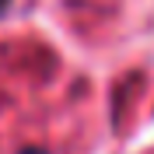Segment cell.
<instances>
[{
  "label": "cell",
  "instance_id": "1",
  "mask_svg": "<svg viewBox=\"0 0 154 154\" xmlns=\"http://www.w3.org/2000/svg\"><path fill=\"white\" fill-rule=\"evenodd\" d=\"M21 154H49V151H42V147H25Z\"/></svg>",
  "mask_w": 154,
  "mask_h": 154
},
{
  "label": "cell",
  "instance_id": "2",
  "mask_svg": "<svg viewBox=\"0 0 154 154\" xmlns=\"http://www.w3.org/2000/svg\"><path fill=\"white\" fill-rule=\"evenodd\" d=\"M4 4H7V0H0V7H4Z\"/></svg>",
  "mask_w": 154,
  "mask_h": 154
}]
</instances>
